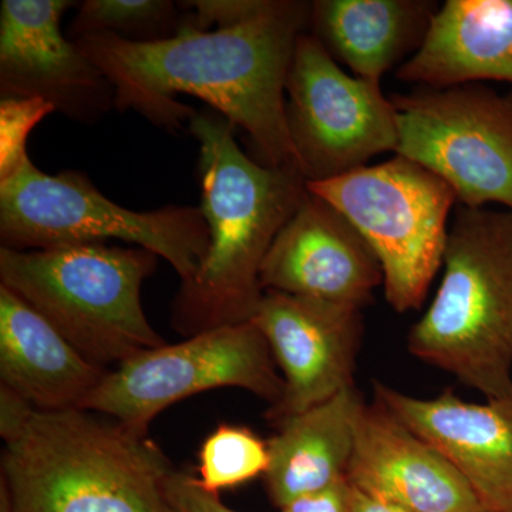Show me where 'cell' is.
Instances as JSON below:
<instances>
[{
	"label": "cell",
	"mask_w": 512,
	"mask_h": 512,
	"mask_svg": "<svg viewBox=\"0 0 512 512\" xmlns=\"http://www.w3.org/2000/svg\"><path fill=\"white\" fill-rule=\"evenodd\" d=\"M177 3L168 0H86L69 26L72 40L111 33L131 42L173 36L180 26Z\"/></svg>",
	"instance_id": "cell-20"
},
{
	"label": "cell",
	"mask_w": 512,
	"mask_h": 512,
	"mask_svg": "<svg viewBox=\"0 0 512 512\" xmlns=\"http://www.w3.org/2000/svg\"><path fill=\"white\" fill-rule=\"evenodd\" d=\"M355 386L296 414L268 441L266 490L282 508L345 480L355 447L357 417L365 406Z\"/></svg>",
	"instance_id": "cell-19"
},
{
	"label": "cell",
	"mask_w": 512,
	"mask_h": 512,
	"mask_svg": "<svg viewBox=\"0 0 512 512\" xmlns=\"http://www.w3.org/2000/svg\"><path fill=\"white\" fill-rule=\"evenodd\" d=\"M158 256L138 247H0V285L49 320L93 365L113 370L165 340L148 322L141 286Z\"/></svg>",
	"instance_id": "cell-5"
},
{
	"label": "cell",
	"mask_w": 512,
	"mask_h": 512,
	"mask_svg": "<svg viewBox=\"0 0 512 512\" xmlns=\"http://www.w3.org/2000/svg\"><path fill=\"white\" fill-rule=\"evenodd\" d=\"M234 130L214 111L195 113L188 123L198 143L200 208L210 248L173 303L171 325L187 338L251 322L264 295L259 274L266 255L309 192L301 171L269 167L245 154Z\"/></svg>",
	"instance_id": "cell-3"
},
{
	"label": "cell",
	"mask_w": 512,
	"mask_h": 512,
	"mask_svg": "<svg viewBox=\"0 0 512 512\" xmlns=\"http://www.w3.org/2000/svg\"><path fill=\"white\" fill-rule=\"evenodd\" d=\"M222 387L247 390L269 407L282 399L284 377L254 322L138 353L106 373L82 410L148 433L151 421L174 403Z\"/></svg>",
	"instance_id": "cell-8"
},
{
	"label": "cell",
	"mask_w": 512,
	"mask_h": 512,
	"mask_svg": "<svg viewBox=\"0 0 512 512\" xmlns=\"http://www.w3.org/2000/svg\"><path fill=\"white\" fill-rule=\"evenodd\" d=\"M375 399L456 468L484 512H512V397L470 403L444 390L417 399L377 382Z\"/></svg>",
	"instance_id": "cell-14"
},
{
	"label": "cell",
	"mask_w": 512,
	"mask_h": 512,
	"mask_svg": "<svg viewBox=\"0 0 512 512\" xmlns=\"http://www.w3.org/2000/svg\"><path fill=\"white\" fill-rule=\"evenodd\" d=\"M312 3L264 0L237 25L198 29L181 18L173 36L131 42L111 33L73 40L114 89V107L133 110L167 131L197 111L177 99L210 104L251 138L262 164L302 171L286 121V82Z\"/></svg>",
	"instance_id": "cell-1"
},
{
	"label": "cell",
	"mask_w": 512,
	"mask_h": 512,
	"mask_svg": "<svg viewBox=\"0 0 512 512\" xmlns=\"http://www.w3.org/2000/svg\"><path fill=\"white\" fill-rule=\"evenodd\" d=\"M259 282L264 292L363 309L373 302L377 286L383 285V272L352 222L309 191L275 238Z\"/></svg>",
	"instance_id": "cell-13"
},
{
	"label": "cell",
	"mask_w": 512,
	"mask_h": 512,
	"mask_svg": "<svg viewBox=\"0 0 512 512\" xmlns=\"http://www.w3.org/2000/svg\"><path fill=\"white\" fill-rule=\"evenodd\" d=\"M72 0H3L0 96L43 99L73 121L97 123L114 107V89L73 40L62 18Z\"/></svg>",
	"instance_id": "cell-12"
},
{
	"label": "cell",
	"mask_w": 512,
	"mask_h": 512,
	"mask_svg": "<svg viewBox=\"0 0 512 512\" xmlns=\"http://www.w3.org/2000/svg\"><path fill=\"white\" fill-rule=\"evenodd\" d=\"M439 8L431 0H316L309 26L353 76L382 84L419 52Z\"/></svg>",
	"instance_id": "cell-18"
},
{
	"label": "cell",
	"mask_w": 512,
	"mask_h": 512,
	"mask_svg": "<svg viewBox=\"0 0 512 512\" xmlns=\"http://www.w3.org/2000/svg\"><path fill=\"white\" fill-rule=\"evenodd\" d=\"M198 461V481L205 490L218 494L265 476L268 441L248 427L220 424L202 443Z\"/></svg>",
	"instance_id": "cell-21"
},
{
	"label": "cell",
	"mask_w": 512,
	"mask_h": 512,
	"mask_svg": "<svg viewBox=\"0 0 512 512\" xmlns=\"http://www.w3.org/2000/svg\"><path fill=\"white\" fill-rule=\"evenodd\" d=\"M6 512H175V468L148 433L86 410L42 412L0 386Z\"/></svg>",
	"instance_id": "cell-2"
},
{
	"label": "cell",
	"mask_w": 512,
	"mask_h": 512,
	"mask_svg": "<svg viewBox=\"0 0 512 512\" xmlns=\"http://www.w3.org/2000/svg\"><path fill=\"white\" fill-rule=\"evenodd\" d=\"M350 512H409L397 505L367 495L350 485Z\"/></svg>",
	"instance_id": "cell-26"
},
{
	"label": "cell",
	"mask_w": 512,
	"mask_h": 512,
	"mask_svg": "<svg viewBox=\"0 0 512 512\" xmlns=\"http://www.w3.org/2000/svg\"><path fill=\"white\" fill-rule=\"evenodd\" d=\"M286 121L308 181L348 174L399 146L397 110L382 84L346 73L312 33L296 43Z\"/></svg>",
	"instance_id": "cell-10"
},
{
	"label": "cell",
	"mask_w": 512,
	"mask_h": 512,
	"mask_svg": "<svg viewBox=\"0 0 512 512\" xmlns=\"http://www.w3.org/2000/svg\"><path fill=\"white\" fill-rule=\"evenodd\" d=\"M264 0H200L185 2L184 9L190 13L184 15L198 29L211 30L237 25L254 15Z\"/></svg>",
	"instance_id": "cell-23"
},
{
	"label": "cell",
	"mask_w": 512,
	"mask_h": 512,
	"mask_svg": "<svg viewBox=\"0 0 512 512\" xmlns=\"http://www.w3.org/2000/svg\"><path fill=\"white\" fill-rule=\"evenodd\" d=\"M56 109L43 99L0 100V181L6 180L28 160V140L33 128Z\"/></svg>",
	"instance_id": "cell-22"
},
{
	"label": "cell",
	"mask_w": 512,
	"mask_h": 512,
	"mask_svg": "<svg viewBox=\"0 0 512 512\" xmlns=\"http://www.w3.org/2000/svg\"><path fill=\"white\" fill-rule=\"evenodd\" d=\"M281 512H350V484L345 478L326 490L292 501Z\"/></svg>",
	"instance_id": "cell-25"
},
{
	"label": "cell",
	"mask_w": 512,
	"mask_h": 512,
	"mask_svg": "<svg viewBox=\"0 0 512 512\" xmlns=\"http://www.w3.org/2000/svg\"><path fill=\"white\" fill-rule=\"evenodd\" d=\"M444 274L407 348L487 400L512 397V212L458 205Z\"/></svg>",
	"instance_id": "cell-4"
},
{
	"label": "cell",
	"mask_w": 512,
	"mask_h": 512,
	"mask_svg": "<svg viewBox=\"0 0 512 512\" xmlns=\"http://www.w3.org/2000/svg\"><path fill=\"white\" fill-rule=\"evenodd\" d=\"M165 494L175 512H237L231 510L218 494L210 493L197 477L175 470L165 484Z\"/></svg>",
	"instance_id": "cell-24"
},
{
	"label": "cell",
	"mask_w": 512,
	"mask_h": 512,
	"mask_svg": "<svg viewBox=\"0 0 512 512\" xmlns=\"http://www.w3.org/2000/svg\"><path fill=\"white\" fill-rule=\"evenodd\" d=\"M346 480L409 512H484L456 468L376 402L357 417Z\"/></svg>",
	"instance_id": "cell-15"
},
{
	"label": "cell",
	"mask_w": 512,
	"mask_h": 512,
	"mask_svg": "<svg viewBox=\"0 0 512 512\" xmlns=\"http://www.w3.org/2000/svg\"><path fill=\"white\" fill-rule=\"evenodd\" d=\"M251 322L284 377L282 399L266 412L275 427L355 386L362 309L265 291Z\"/></svg>",
	"instance_id": "cell-11"
},
{
	"label": "cell",
	"mask_w": 512,
	"mask_h": 512,
	"mask_svg": "<svg viewBox=\"0 0 512 512\" xmlns=\"http://www.w3.org/2000/svg\"><path fill=\"white\" fill-rule=\"evenodd\" d=\"M0 241L16 251L120 241L165 259L187 284L208 254L210 231L200 207L131 211L86 174H46L28 158L0 181Z\"/></svg>",
	"instance_id": "cell-6"
},
{
	"label": "cell",
	"mask_w": 512,
	"mask_h": 512,
	"mask_svg": "<svg viewBox=\"0 0 512 512\" xmlns=\"http://www.w3.org/2000/svg\"><path fill=\"white\" fill-rule=\"evenodd\" d=\"M308 190L342 212L382 266L384 295L394 311H416L443 266L448 220L457 204L450 185L409 158L394 156Z\"/></svg>",
	"instance_id": "cell-7"
},
{
	"label": "cell",
	"mask_w": 512,
	"mask_h": 512,
	"mask_svg": "<svg viewBox=\"0 0 512 512\" xmlns=\"http://www.w3.org/2000/svg\"><path fill=\"white\" fill-rule=\"evenodd\" d=\"M397 156L443 178L467 208L512 212V90L481 83L393 94Z\"/></svg>",
	"instance_id": "cell-9"
},
{
	"label": "cell",
	"mask_w": 512,
	"mask_h": 512,
	"mask_svg": "<svg viewBox=\"0 0 512 512\" xmlns=\"http://www.w3.org/2000/svg\"><path fill=\"white\" fill-rule=\"evenodd\" d=\"M397 79L427 89L480 82L512 86V0H447Z\"/></svg>",
	"instance_id": "cell-17"
},
{
	"label": "cell",
	"mask_w": 512,
	"mask_h": 512,
	"mask_svg": "<svg viewBox=\"0 0 512 512\" xmlns=\"http://www.w3.org/2000/svg\"><path fill=\"white\" fill-rule=\"evenodd\" d=\"M107 372L0 285V386L42 412L82 410Z\"/></svg>",
	"instance_id": "cell-16"
}]
</instances>
